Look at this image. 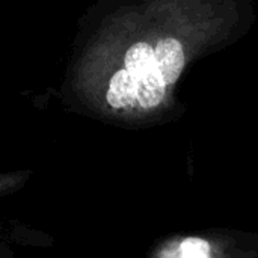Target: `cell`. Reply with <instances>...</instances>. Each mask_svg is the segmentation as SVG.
Masks as SVG:
<instances>
[{
  "instance_id": "cell-3",
  "label": "cell",
  "mask_w": 258,
  "mask_h": 258,
  "mask_svg": "<svg viewBox=\"0 0 258 258\" xmlns=\"http://www.w3.org/2000/svg\"><path fill=\"white\" fill-rule=\"evenodd\" d=\"M107 103L113 109H135L139 106L133 77L125 68L112 76L107 89Z\"/></svg>"
},
{
  "instance_id": "cell-2",
  "label": "cell",
  "mask_w": 258,
  "mask_h": 258,
  "mask_svg": "<svg viewBox=\"0 0 258 258\" xmlns=\"http://www.w3.org/2000/svg\"><path fill=\"white\" fill-rule=\"evenodd\" d=\"M159 71L166 85L178 80L184 67V51L181 44L174 38H163L154 47Z\"/></svg>"
},
{
  "instance_id": "cell-1",
  "label": "cell",
  "mask_w": 258,
  "mask_h": 258,
  "mask_svg": "<svg viewBox=\"0 0 258 258\" xmlns=\"http://www.w3.org/2000/svg\"><path fill=\"white\" fill-rule=\"evenodd\" d=\"M124 65L133 77L139 106L151 109L160 104L165 97L166 83L159 71L154 48L147 42L133 44L125 53Z\"/></svg>"
},
{
  "instance_id": "cell-4",
  "label": "cell",
  "mask_w": 258,
  "mask_h": 258,
  "mask_svg": "<svg viewBox=\"0 0 258 258\" xmlns=\"http://www.w3.org/2000/svg\"><path fill=\"white\" fill-rule=\"evenodd\" d=\"M180 252H181V258H209L210 246L203 239L190 237L181 243Z\"/></svg>"
}]
</instances>
